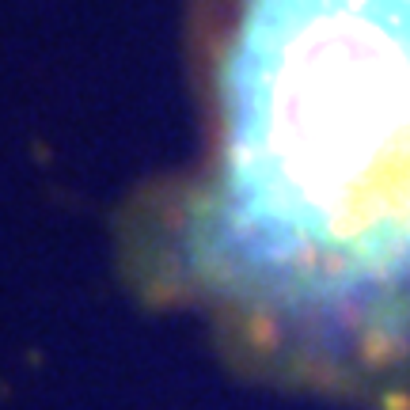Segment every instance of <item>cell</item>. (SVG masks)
Here are the masks:
<instances>
[{
    "label": "cell",
    "mask_w": 410,
    "mask_h": 410,
    "mask_svg": "<svg viewBox=\"0 0 410 410\" xmlns=\"http://www.w3.org/2000/svg\"><path fill=\"white\" fill-rule=\"evenodd\" d=\"M178 251L251 376L410 407V0H247Z\"/></svg>",
    "instance_id": "cell-1"
}]
</instances>
